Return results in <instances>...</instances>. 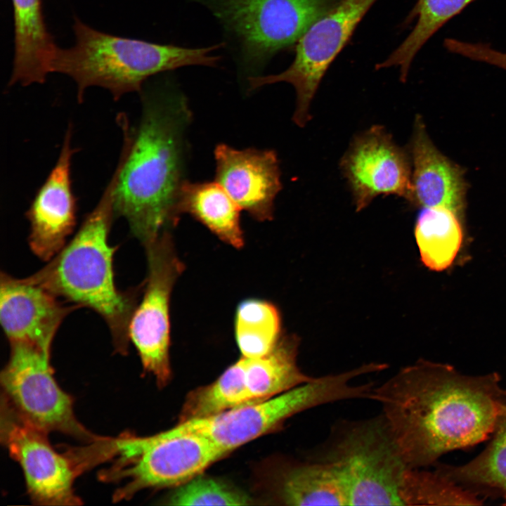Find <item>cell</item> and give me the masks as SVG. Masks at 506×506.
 I'll use <instances>...</instances> for the list:
<instances>
[{
    "label": "cell",
    "mask_w": 506,
    "mask_h": 506,
    "mask_svg": "<svg viewBox=\"0 0 506 506\" xmlns=\"http://www.w3.org/2000/svg\"><path fill=\"white\" fill-rule=\"evenodd\" d=\"M280 332V318L273 304L249 299L238 306L235 334L242 356L258 358L268 353L279 341Z\"/></svg>",
    "instance_id": "484cf974"
},
{
    "label": "cell",
    "mask_w": 506,
    "mask_h": 506,
    "mask_svg": "<svg viewBox=\"0 0 506 506\" xmlns=\"http://www.w3.org/2000/svg\"><path fill=\"white\" fill-rule=\"evenodd\" d=\"M120 171L118 162L98 202L73 238L39 271L25 278L72 304L99 314L109 327L115 349L124 353L129 327L138 304L140 287L120 291L114 279L117 247L108 238Z\"/></svg>",
    "instance_id": "3957f363"
},
{
    "label": "cell",
    "mask_w": 506,
    "mask_h": 506,
    "mask_svg": "<svg viewBox=\"0 0 506 506\" xmlns=\"http://www.w3.org/2000/svg\"><path fill=\"white\" fill-rule=\"evenodd\" d=\"M241 209L216 181H185L179 195L177 213H186L205 225L223 242L240 248L244 243L240 222Z\"/></svg>",
    "instance_id": "ffe728a7"
},
{
    "label": "cell",
    "mask_w": 506,
    "mask_h": 506,
    "mask_svg": "<svg viewBox=\"0 0 506 506\" xmlns=\"http://www.w3.org/2000/svg\"><path fill=\"white\" fill-rule=\"evenodd\" d=\"M72 137L70 125L58 160L26 212L30 223V247L46 261L65 246L76 225L77 202L72 186L71 165L77 150L72 146Z\"/></svg>",
    "instance_id": "5bb4252c"
},
{
    "label": "cell",
    "mask_w": 506,
    "mask_h": 506,
    "mask_svg": "<svg viewBox=\"0 0 506 506\" xmlns=\"http://www.w3.org/2000/svg\"><path fill=\"white\" fill-rule=\"evenodd\" d=\"M415 234L423 264L437 271L452 264L463 238L460 216L443 207L424 208L417 217Z\"/></svg>",
    "instance_id": "603a6c76"
},
{
    "label": "cell",
    "mask_w": 506,
    "mask_h": 506,
    "mask_svg": "<svg viewBox=\"0 0 506 506\" xmlns=\"http://www.w3.org/2000/svg\"><path fill=\"white\" fill-rule=\"evenodd\" d=\"M249 497L240 491L213 479L199 475L180 485L171 494L173 505H245Z\"/></svg>",
    "instance_id": "83f0119b"
},
{
    "label": "cell",
    "mask_w": 506,
    "mask_h": 506,
    "mask_svg": "<svg viewBox=\"0 0 506 506\" xmlns=\"http://www.w3.org/2000/svg\"><path fill=\"white\" fill-rule=\"evenodd\" d=\"M274 491L278 501L285 505H348L334 469L312 459L283 465L276 476Z\"/></svg>",
    "instance_id": "d6986e66"
},
{
    "label": "cell",
    "mask_w": 506,
    "mask_h": 506,
    "mask_svg": "<svg viewBox=\"0 0 506 506\" xmlns=\"http://www.w3.org/2000/svg\"><path fill=\"white\" fill-rule=\"evenodd\" d=\"M298 342L292 337L280 339L268 353L244 357L247 388L253 403L264 401L313 380L297 365Z\"/></svg>",
    "instance_id": "44dd1931"
},
{
    "label": "cell",
    "mask_w": 506,
    "mask_h": 506,
    "mask_svg": "<svg viewBox=\"0 0 506 506\" xmlns=\"http://www.w3.org/2000/svg\"><path fill=\"white\" fill-rule=\"evenodd\" d=\"M144 245L148 275L141 302L130 320L129 335L145 370L160 386H164L171 377L170 297L183 265L167 231Z\"/></svg>",
    "instance_id": "8fae6325"
},
{
    "label": "cell",
    "mask_w": 506,
    "mask_h": 506,
    "mask_svg": "<svg viewBox=\"0 0 506 506\" xmlns=\"http://www.w3.org/2000/svg\"><path fill=\"white\" fill-rule=\"evenodd\" d=\"M43 287L1 272L0 320L10 342L33 344L51 351L65 318L79 308L67 306Z\"/></svg>",
    "instance_id": "2e32d148"
},
{
    "label": "cell",
    "mask_w": 506,
    "mask_h": 506,
    "mask_svg": "<svg viewBox=\"0 0 506 506\" xmlns=\"http://www.w3.org/2000/svg\"><path fill=\"white\" fill-rule=\"evenodd\" d=\"M376 1L340 0L299 39L294 59L285 71L249 77V89L278 82L292 85L297 95L292 119L304 127L311 119V103L323 75Z\"/></svg>",
    "instance_id": "30bf717a"
},
{
    "label": "cell",
    "mask_w": 506,
    "mask_h": 506,
    "mask_svg": "<svg viewBox=\"0 0 506 506\" xmlns=\"http://www.w3.org/2000/svg\"><path fill=\"white\" fill-rule=\"evenodd\" d=\"M14 58L8 85L44 83L58 46L48 32L42 0H11Z\"/></svg>",
    "instance_id": "ac0fdd59"
},
{
    "label": "cell",
    "mask_w": 506,
    "mask_h": 506,
    "mask_svg": "<svg viewBox=\"0 0 506 506\" xmlns=\"http://www.w3.org/2000/svg\"><path fill=\"white\" fill-rule=\"evenodd\" d=\"M481 62L506 70V53L495 50L488 46H484L479 52Z\"/></svg>",
    "instance_id": "f1b7e54d"
},
{
    "label": "cell",
    "mask_w": 506,
    "mask_h": 506,
    "mask_svg": "<svg viewBox=\"0 0 506 506\" xmlns=\"http://www.w3.org/2000/svg\"><path fill=\"white\" fill-rule=\"evenodd\" d=\"M503 505H506V502L503 503Z\"/></svg>",
    "instance_id": "f546056e"
},
{
    "label": "cell",
    "mask_w": 506,
    "mask_h": 506,
    "mask_svg": "<svg viewBox=\"0 0 506 506\" xmlns=\"http://www.w3.org/2000/svg\"><path fill=\"white\" fill-rule=\"evenodd\" d=\"M340 165L357 211L382 195L411 200L410 159L382 126L374 125L356 136Z\"/></svg>",
    "instance_id": "4fadbf2b"
},
{
    "label": "cell",
    "mask_w": 506,
    "mask_h": 506,
    "mask_svg": "<svg viewBox=\"0 0 506 506\" xmlns=\"http://www.w3.org/2000/svg\"><path fill=\"white\" fill-rule=\"evenodd\" d=\"M352 369L316 377L313 380L270 398L223 413L179 422L180 432L203 436L226 454L272 430L292 416L312 408L342 400L360 398L361 384Z\"/></svg>",
    "instance_id": "52a82bcc"
},
{
    "label": "cell",
    "mask_w": 506,
    "mask_h": 506,
    "mask_svg": "<svg viewBox=\"0 0 506 506\" xmlns=\"http://www.w3.org/2000/svg\"><path fill=\"white\" fill-rule=\"evenodd\" d=\"M309 459L335 469L348 505H403L401 489L410 467L382 414L342 422L324 449Z\"/></svg>",
    "instance_id": "5b68a950"
},
{
    "label": "cell",
    "mask_w": 506,
    "mask_h": 506,
    "mask_svg": "<svg viewBox=\"0 0 506 506\" xmlns=\"http://www.w3.org/2000/svg\"><path fill=\"white\" fill-rule=\"evenodd\" d=\"M441 474L476 494L502 495L506 502V408L499 418L488 446L460 466L437 465Z\"/></svg>",
    "instance_id": "7402d4cb"
},
{
    "label": "cell",
    "mask_w": 506,
    "mask_h": 506,
    "mask_svg": "<svg viewBox=\"0 0 506 506\" xmlns=\"http://www.w3.org/2000/svg\"><path fill=\"white\" fill-rule=\"evenodd\" d=\"M74 44L56 47L50 73L65 74L77 85L82 102L86 90L98 86L110 91L115 100L142 91L150 77L187 65H216L220 57L211 53L223 44L204 48L159 44L115 36L97 30L74 18Z\"/></svg>",
    "instance_id": "277c9868"
},
{
    "label": "cell",
    "mask_w": 506,
    "mask_h": 506,
    "mask_svg": "<svg viewBox=\"0 0 506 506\" xmlns=\"http://www.w3.org/2000/svg\"><path fill=\"white\" fill-rule=\"evenodd\" d=\"M410 155V202L422 208H446L460 216L465 208L467 190L463 173L436 148L420 117L415 123Z\"/></svg>",
    "instance_id": "e0dca14e"
},
{
    "label": "cell",
    "mask_w": 506,
    "mask_h": 506,
    "mask_svg": "<svg viewBox=\"0 0 506 506\" xmlns=\"http://www.w3.org/2000/svg\"><path fill=\"white\" fill-rule=\"evenodd\" d=\"M113 449L119 459L103 478L126 481L116 500L145 488L179 486L226 455L209 439L173 428L151 436H123L115 440Z\"/></svg>",
    "instance_id": "ba28073f"
},
{
    "label": "cell",
    "mask_w": 506,
    "mask_h": 506,
    "mask_svg": "<svg viewBox=\"0 0 506 506\" xmlns=\"http://www.w3.org/2000/svg\"><path fill=\"white\" fill-rule=\"evenodd\" d=\"M1 406V440L21 466L28 492L37 503L46 505L80 504L73 490L81 469L72 460L56 451L46 433L20 417L5 399Z\"/></svg>",
    "instance_id": "7c38bea8"
},
{
    "label": "cell",
    "mask_w": 506,
    "mask_h": 506,
    "mask_svg": "<svg viewBox=\"0 0 506 506\" xmlns=\"http://www.w3.org/2000/svg\"><path fill=\"white\" fill-rule=\"evenodd\" d=\"M137 126L119 115L122 132L115 216L123 217L143 245L179 218L177 202L186 181V133L191 112L183 94L169 83L141 92Z\"/></svg>",
    "instance_id": "7a4b0ae2"
},
{
    "label": "cell",
    "mask_w": 506,
    "mask_h": 506,
    "mask_svg": "<svg viewBox=\"0 0 506 506\" xmlns=\"http://www.w3.org/2000/svg\"><path fill=\"white\" fill-rule=\"evenodd\" d=\"M500 382L495 372L465 375L420 361L375 387L370 399L381 405L406 464L421 468L493 434L506 408Z\"/></svg>",
    "instance_id": "6da1fadb"
},
{
    "label": "cell",
    "mask_w": 506,
    "mask_h": 506,
    "mask_svg": "<svg viewBox=\"0 0 506 506\" xmlns=\"http://www.w3.org/2000/svg\"><path fill=\"white\" fill-rule=\"evenodd\" d=\"M436 470L409 467L401 489L403 505H477L483 500Z\"/></svg>",
    "instance_id": "4316f807"
},
{
    "label": "cell",
    "mask_w": 506,
    "mask_h": 506,
    "mask_svg": "<svg viewBox=\"0 0 506 506\" xmlns=\"http://www.w3.org/2000/svg\"><path fill=\"white\" fill-rule=\"evenodd\" d=\"M252 403L242 356L214 382L197 388L187 396L179 422L214 415Z\"/></svg>",
    "instance_id": "cb8c5ba5"
},
{
    "label": "cell",
    "mask_w": 506,
    "mask_h": 506,
    "mask_svg": "<svg viewBox=\"0 0 506 506\" xmlns=\"http://www.w3.org/2000/svg\"><path fill=\"white\" fill-rule=\"evenodd\" d=\"M8 361L1 372L5 399L24 420L48 433L57 431L89 441L102 439L76 419L72 398L58 384L51 351L28 342H10Z\"/></svg>",
    "instance_id": "9c48e42d"
},
{
    "label": "cell",
    "mask_w": 506,
    "mask_h": 506,
    "mask_svg": "<svg viewBox=\"0 0 506 506\" xmlns=\"http://www.w3.org/2000/svg\"><path fill=\"white\" fill-rule=\"evenodd\" d=\"M214 157L215 181L238 207L259 221L271 219L274 200L282 188L275 152L219 144Z\"/></svg>",
    "instance_id": "9a60e30c"
},
{
    "label": "cell",
    "mask_w": 506,
    "mask_h": 506,
    "mask_svg": "<svg viewBox=\"0 0 506 506\" xmlns=\"http://www.w3.org/2000/svg\"><path fill=\"white\" fill-rule=\"evenodd\" d=\"M474 0H419L413 10L417 20L406 39L377 69L396 67L400 79L405 82L411 63L424 44L450 19Z\"/></svg>",
    "instance_id": "d4e9b609"
},
{
    "label": "cell",
    "mask_w": 506,
    "mask_h": 506,
    "mask_svg": "<svg viewBox=\"0 0 506 506\" xmlns=\"http://www.w3.org/2000/svg\"><path fill=\"white\" fill-rule=\"evenodd\" d=\"M207 6L236 47L247 79L293 45L340 0H194Z\"/></svg>",
    "instance_id": "8992f818"
}]
</instances>
